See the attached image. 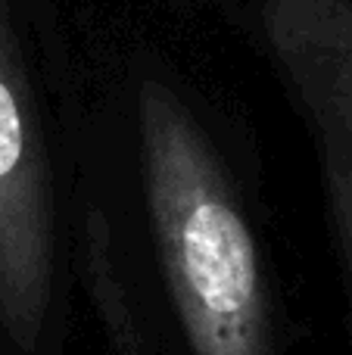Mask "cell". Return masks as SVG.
<instances>
[{"label": "cell", "instance_id": "6da1fadb", "mask_svg": "<svg viewBox=\"0 0 352 355\" xmlns=\"http://www.w3.org/2000/svg\"><path fill=\"white\" fill-rule=\"evenodd\" d=\"M137 112L153 231L193 355H268L256 243L209 144L156 81Z\"/></svg>", "mask_w": 352, "mask_h": 355}, {"label": "cell", "instance_id": "7a4b0ae2", "mask_svg": "<svg viewBox=\"0 0 352 355\" xmlns=\"http://www.w3.org/2000/svg\"><path fill=\"white\" fill-rule=\"evenodd\" d=\"M53 306V231L41 159L31 144L28 81L12 6L0 0V327L19 352H35Z\"/></svg>", "mask_w": 352, "mask_h": 355}, {"label": "cell", "instance_id": "3957f363", "mask_svg": "<svg viewBox=\"0 0 352 355\" xmlns=\"http://www.w3.org/2000/svg\"><path fill=\"white\" fill-rule=\"evenodd\" d=\"M262 22L309 122L352 271V0H262Z\"/></svg>", "mask_w": 352, "mask_h": 355}]
</instances>
